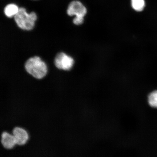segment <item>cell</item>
<instances>
[{
    "instance_id": "9",
    "label": "cell",
    "mask_w": 157,
    "mask_h": 157,
    "mask_svg": "<svg viewBox=\"0 0 157 157\" xmlns=\"http://www.w3.org/2000/svg\"><path fill=\"white\" fill-rule=\"evenodd\" d=\"M131 4L133 9L139 12L142 11L145 6L144 0H131Z\"/></svg>"
},
{
    "instance_id": "6",
    "label": "cell",
    "mask_w": 157,
    "mask_h": 157,
    "mask_svg": "<svg viewBox=\"0 0 157 157\" xmlns=\"http://www.w3.org/2000/svg\"><path fill=\"white\" fill-rule=\"evenodd\" d=\"M1 144L6 150H11L17 145L14 136L11 133L3 131L1 133Z\"/></svg>"
},
{
    "instance_id": "10",
    "label": "cell",
    "mask_w": 157,
    "mask_h": 157,
    "mask_svg": "<svg viewBox=\"0 0 157 157\" xmlns=\"http://www.w3.org/2000/svg\"><path fill=\"white\" fill-rule=\"evenodd\" d=\"M84 21V18H78L75 17L73 20V23L76 25H79L82 24Z\"/></svg>"
},
{
    "instance_id": "1",
    "label": "cell",
    "mask_w": 157,
    "mask_h": 157,
    "mask_svg": "<svg viewBox=\"0 0 157 157\" xmlns=\"http://www.w3.org/2000/svg\"><path fill=\"white\" fill-rule=\"evenodd\" d=\"M27 73L37 79H41L46 75L48 68L46 64L38 56L29 59L25 64Z\"/></svg>"
},
{
    "instance_id": "8",
    "label": "cell",
    "mask_w": 157,
    "mask_h": 157,
    "mask_svg": "<svg viewBox=\"0 0 157 157\" xmlns=\"http://www.w3.org/2000/svg\"><path fill=\"white\" fill-rule=\"evenodd\" d=\"M147 102L150 107L157 109V90H153L149 94Z\"/></svg>"
},
{
    "instance_id": "5",
    "label": "cell",
    "mask_w": 157,
    "mask_h": 157,
    "mask_svg": "<svg viewBox=\"0 0 157 157\" xmlns=\"http://www.w3.org/2000/svg\"><path fill=\"white\" fill-rule=\"evenodd\" d=\"M17 145L22 146L26 144L29 139V135L26 129L20 126H15L12 131Z\"/></svg>"
},
{
    "instance_id": "4",
    "label": "cell",
    "mask_w": 157,
    "mask_h": 157,
    "mask_svg": "<svg viewBox=\"0 0 157 157\" xmlns=\"http://www.w3.org/2000/svg\"><path fill=\"white\" fill-rule=\"evenodd\" d=\"M87 9L81 2L78 1H73L69 5L67 13L70 16H76L78 18H84L86 13Z\"/></svg>"
},
{
    "instance_id": "2",
    "label": "cell",
    "mask_w": 157,
    "mask_h": 157,
    "mask_svg": "<svg viewBox=\"0 0 157 157\" xmlns=\"http://www.w3.org/2000/svg\"><path fill=\"white\" fill-rule=\"evenodd\" d=\"M14 18L16 23L20 28L29 31L34 28L37 16L33 12L30 13H27L24 8L21 7L14 17Z\"/></svg>"
},
{
    "instance_id": "3",
    "label": "cell",
    "mask_w": 157,
    "mask_h": 157,
    "mask_svg": "<svg viewBox=\"0 0 157 157\" xmlns=\"http://www.w3.org/2000/svg\"><path fill=\"white\" fill-rule=\"evenodd\" d=\"M74 63L73 58L63 52L59 53L55 58V65L59 69L70 70L73 66Z\"/></svg>"
},
{
    "instance_id": "7",
    "label": "cell",
    "mask_w": 157,
    "mask_h": 157,
    "mask_svg": "<svg viewBox=\"0 0 157 157\" xmlns=\"http://www.w3.org/2000/svg\"><path fill=\"white\" fill-rule=\"evenodd\" d=\"M19 9L17 6L14 4H10L5 7L4 13L7 17H11L17 14Z\"/></svg>"
}]
</instances>
